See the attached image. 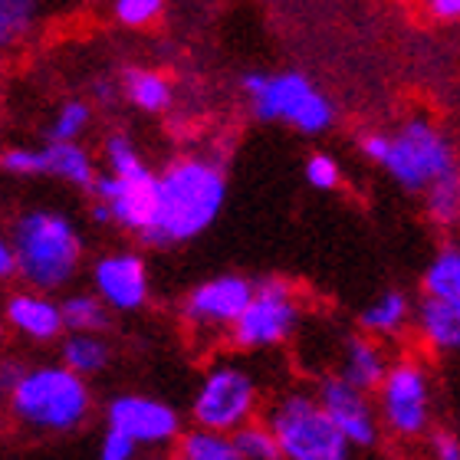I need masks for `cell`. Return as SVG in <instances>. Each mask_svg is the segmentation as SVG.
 Masks as SVG:
<instances>
[{"instance_id":"obj_1","label":"cell","mask_w":460,"mask_h":460,"mask_svg":"<svg viewBox=\"0 0 460 460\" xmlns=\"http://www.w3.org/2000/svg\"><path fill=\"white\" fill-rule=\"evenodd\" d=\"M227 181L214 162L184 158L158 174V204L152 224L142 230L145 243L168 247L198 237L221 214Z\"/></svg>"},{"instance_id":"obj_2","label":"cell","mask_w":460,"mask_h":460,"mask_svg":"<svg viewBox=\"0 0 460 460\" xmlns=\"http://www.w3.org/2000/svg\"><path fill=\"white\" fill-rule=\"evenodd\" d=\"M362 152L408 191H428L434 181L457 174L451 142L424 119L404 122L394 135H365Z\"/></svg>"},{"instance_id":"obj_3","label":"cell","mask_w":460,"mask_h":460,"mask_svg":"<svg viewBox=\"0 0 460 460\" xmlns=\"http://www.w3.org/2000/svg\"><path fill=\"white\" fill-rule=\"evenodd\" d=\"M20 277L37 289L66 287L79 263V234L63 214L33 211L13 227Z\"/></svg>"},{"instance_id":"obj_4","label":"cell","mask_w":460,"mask_h":460,"mask_svg":"<svg viewBox=\"0 0 460 460\" xmlns=\"http://www.w3.org/2000/svg\"><path fill=\"white\" fill-rule=\"evenodd\" d=\"M10 408L23 424L43 431H69L86 421L89 392L83 375L69 365H49L20 378V385L10 392Z\"/></svg>"},{"instance_id":"obj_5","label":"cell","mask_w":460,"mask_h":460,"mask_svg":"<svg viewBox=\"0 0 460 460\" xmlns=\"http://www.w3.org/2000/svg\"><path fill=\"white\" fill-rule=\"evenodd\" d=\"M243 89L263 122H287L306 135L326 132L332 125L329 99L303 73H277V76L250 73L243 76Z\"/></svg>"},{"instance_id":"obj_6","label":"cell","mask_w":460,"mask_h":460,"mask_svg":"<svg viewBox=\"0 0 460 460\" xmlns=\"http://www.w3.org/2000/svg\"><path fill=\"white\" fill-rule=\"evenodd\" d=\"M270 428L279 451L289 460H342L349 457V438L336 428L319 398L289 394L273 408Z\"/></svg>"},{"instance_id":"obj_7","label":"cell","mask_w":460,"mask_h":460,"mask_svg":"<svg viewBox=\"0 0 460 460\" xmlns=\"http://www.w3.org/2000/svg\"><path fill=\"white\" fill-rule=\"evenodd\" d=\"M253 404H257V388L250 382V375L234 365H221L208 372L201 392L194 398V421L198 428L234 434L240 424L250 421Z\"/></svg>"},{"instance_id":"obj_8","label":"cell","mask_w":460,"mask_h":460,"mask_svg":"<svg viewBox=\"0 0 460 460\" xmlns=\"http://www.w3.org/2000/svg\"><path fill=\"white\" fill-rule=\"evenodd\" d=\"M299 306L293 299V289L283 279H263L253 289V299L234 323V342L243 349H263L277 345L296 329Z\"/></svg>"},{"instance_id":"obj_9","label":"cell","mask_w":460,"mask_h":460,"mask_svg":"<svg viewBox=\"0 0 460 460\" xmlns=\"http://www.w3.org/2000/svg\"><path fill=\"white\" fill-rule=\"evenodd\" d=\"M89 191L96 194V201H106L112 211V221L119 227L138 230L142 234L155 217V204H158V174H152L148 168L128 174H96Z\"/></svg>"},{"instance_id":"obj_10","label":"cell","mask_w":460,"mask_h":460,"mask_svg":"<svg viewBox=\"0 0 460 460\" xmlns=\"http://www.w3.org/2000/svg\"><path fill=\"white\" fill-rule=\"evenodd\" d=\"M382 418L394 434L414 438L428 428V375L421 365L398 362L382 382Z\"/></svg>"},{"instance_id":"obj_11","label":"cell","mask_w":460,"mask_h":460,"mask_svg":"<svg viewBox=\"0 0 460 460\" xmlns=\"http://www.w3.org/2000/svg\"><path fill=\"white\" fill-rule=\"evenodd\" d=\"M319 402L336 421L339 431L349 438L352 447H372L378 441V418H375L372 404L365 398V388L352 385L349 378H329L319 388Z\"/></svg>"},{"instance_id":"obj_12","label":"cell","mask_w":460,"mask_h":460,"mask_svg":"<svg viewBox=\"0 0 460 460\" xmlns=\"http://www.w3.org/2000/svg\"><path fill=\"white\" fill-rule=\"evenodd\" d=\"M109 424L132 434L138 444H168L178 438V414L162 402L122 394L109 404Z\"/></svg>"},{"instance_id":"obj_13","label":"cell","mask_w":460,"mask_h":460,"mask_svg":"<svg viewBox=\"0 0 460 460\" xmlns=\"http://www.w3.org/2000/svg\"><path fill=\"white\" fill-rule=\"evenodd\" d=\"M253 289L257 287L243 277L208 279L188 296V319L201 323V326H234L253 299Z\"/></svg>"},{"instance_id":"obj_14","label":"cell","mask_w":460,"mask_h":460,"mask_svg":"<svg viewBox=\"0 0 460 460\" xmlns=\"http://www.w3.org/2000/svg\"><path fill=\"white\" fill-rule=\"evenodd\" d=\"M96 289L112 309H138L148 296L145 263L135 253H112L96 263Z\"/></svg>"},{"instance_id":"obj_15","label":"cell","mask_w":460,"mask_h":460,"mask_svg":"<svg viewBox=\"0 0 460 460\" xmlns=\"http://www.w3.org/2000/svg\"><path fill=\"white\" fill-rule=\"evenodd\" d=\"M7 323L23 336L37 339V342H47V339H57L59 329L66 326L63 323V306L49 303V299L40 296H13L7 303Z\"/></svg>"},{"instance_id":"obj_16","label":"cell","mask_w":460,"mask_h":460,"mask_svg":"<svg viewBox=\"0 0 460 460\" xmlns=\"http://www.w3.org/2000/svg\"><path fill=\"white\" fill-rule=\"evenodd\" d=\"M385 375H388V362H385L382 349L372 339H352V342L345 345L342 378H349V382L365 388V392H372V388H382Z\"/></svg>"},{"instance_id":"obj_17","label":"cell","mask_w":460,"mask_h":460,"mask_svg":"<svg viewBox=\"0 0 460 460\" xmlns=\"http://www.w3.org/2000/svg\"><path fill=\"white\" fill-rule=\"evenodd\" d=\"M418 323H421L424 339L438 349H460V309L447 306L441 299L424 296L418 306Z\"/></svg>"},{"instance_id":"obj_18","label":"cell","mask_w":460,"mask_h":460,"mask_svg":"<svg viewBox=\"0 0 460 460\" xmlns=\"http://www.w3.org/2000/svg\"><path fill=\"white\" fill-rule=\"evenodd\" d=\"M424 296L460 309V250H441L424 273Z\"/></svg>"},{"instance_id":"obj_19","label":"cell","mask_w":460,"mask_h":460,"mask_svg":"<svg viewBox=\"0 0 460 460\" xmlns=\"http://www.w3.org/2000/svg\"><path fill=\"white\" fill-rule=\"evenodd\" d=\"M47 162L49 174H57V178H63L69 184H79V188H89L93 178H96V168L89 162V155L76 142H49Z\"/></svg>"},{"instance_id":"obj_20","label":"cell","mask_w":460,"mask_h":460,"mask_svg":"<svg viewBox=\"0 0 460 460\" xmlns=\"http://www.w3.org/2000/svg\"><path fill=\"white\" fill-rule=\"evenodd\" d=\"M178 451L184 460H240L234 438H227V431H214V428L188 431L178 444Z\"/></svg>"},{"instance_id":"obj_21","label":"cell","mask_w":460,"mask_h":460,"mask_svg":"<svg viewBox=\"0 0 460 460\" xmlns=\"http://www.w3.org/2000/svg\"><path fill=\"white\" fill-rule=\"evenodd\" d=\"M125 93L135 106L145 109V112H162L168 102H172V86L168 79L158 76V73H148V69H128L125 73Z\"/></svg>"},{"instance_id":"obj_22","label":"cell","mask_w":460,"mask_h":460,"mask_svg":"<svg viewBox=\"0 0 460 460\" xmlns=\"http://www.w3.org/2000/svg\"><path fill=\"white\" fill-rule=\"evenodd\" d=\"M408 313L411 306H408L404 293H385L362 313V326L375 336H392L408 323Z\"/></svg>"},{"instance_id":"obj_23","label":"cell","mask_w":460,"mask_h":460,"mask_svg":"<svg viewBox=\"0 0 460 460\" xmlns=\"http://www.w3.org/2000/svg\"><path fill=\"white\" fill-rule=\"evenodd\" d=\"M106 362H109L106 342H99V339L89 336V332H76V336L66 339V345H63V365H69V368L79 375L99 372Z\"/></svg>"},{"instance_id":"obj_24","label":"cell","mask_w":460,"mask_h":460,"mask_svg":"<svg viewBox=\"0 0 460 460\" xmlns=\"http://www.w3.org/2000/svg\"><path fill=\"white\" fill-rule=\"evenodd\" d=\"M37 20V0H0V49L27 37Z\"/></svg>"},{"instance_id":"obj_25","label":"cell","mask_w":460,"mask_h":460,"mask_svg":"<svg viewBox=\"0 0 460 460\" xmlns=\"http://www.w3.org/2000/svg\"><path fill=\"white\" fill-rule=\"evenodd\" d=\"M106 299L96 296H69L63 303V323H66L73 332H96V329L109 326V313H106Z\"/></svg>"},{"instance_id":"obj_26","label":"cell","mask_w":460,"mask_h":460,"mask_svg":"<svg viewBox=\"0 0 460 460\" xmlns=\"http://www.w3.org/2000/svg\"><path fill=\"white\" fill-rule=\"evenodd\" d=\"M234 444H237L240 457L247 460H277L283 457L279 451V441L270 424H240L234 431Z\"/></svg>"},{"instance_id":"obj_27","label":"cell","mask_w":460,"mask_h":460,"mask_svg":"<svg viewBox=\"0 0 460 460\" xmlns=\"http://www.w3.org/2000/svg\"><path fill=\"white\" fill-rule=\"evenodd\" d=\"M428 214L438 224H457L460 221V172L451 178H441L428 188Z\"/></svg>"},{"instance_id":"obj_28","label":"cell","mask_w":460,"mask_h":460,"mask_svg":"<svg viewBox=\"0 0 460 460\" xmlns=\"http://www.w3.org/2000/svg\"><path fill=\"white\" fill-rule=\"evenodd\" d=\"M89 125V106L86 102H66L59 109L53 125H49V142H73L83 135V128Z\"/></svg>"},{"instance_id":"obj_29","label":"cell","mask_w":460,"mask_h":460,"mask_svg":"<svg viewBox=\"0 0 460 460\" xmlns=\"http://www.w3.org/2000/svg\"><path fill=\"white\" fill-rule=\"evenodd\" d=\"M164 0H115V17L125 27H148L158 20Z\"/></svg>"},{"instance_id":"obj_30","label":"cell","mask_w":460,"mask_h":460,"mask_svg":"<svg viewBox=\"0 0 460 460\" xmlns=\"http://www.w3.org/2000/svg\"><path fill=\"white\" fill-rule=\"evenodd\" d=\"M4 172L10 174H49V162H47V148L43 152H33V148H10L0 158Z\"/></svg>"},{"instance_id":"obj_31","label":"cell","mask_w":460,"mask_h":460,"mask_svg":"<svg viewBox=\"0 0 460 460\" xmlns=\"http://www.w3.org/2000/svg\"><path fill=\"white\" fill-rule=\"evenodd\" d=\"M106 162L115 174H128L142 168V158L135 152V145L125 138V135H109L106 142Z\"/></svg>"},{"instance_id":"obj_32","label":"cell","mask_w":460,"mask_h":460,"mask_svg":"<svg viewBox=\"0 0 460 460\" xmlns=\"http://www.w3.org/2000/svg\"><path fill=\"white\" fill-rule=\"evenodd\" d=\"M306 181L313 184V188H319V191H332V188H339L342 174H339L336 158H329V155H313V158L306 162Z\"/></svg>"},{"instance_id":"obj_33","label":"cell","mask_w":460,"mask_h":460,"mask_svg":"<svg viewBox=\"0 0 460 460\" xmlns=\"http://www.w3.org/2000/svg\"><path fill=\"white\" fill-rule=\"evenodd\" d=\"M135 447H138V441H135L132 434H125L122 428H112V424H109L106 438H102V444H99V457L102 460H132Z\"/></svg>"},{"instance_id":"obj_34","label":"cell","mask_w":460,"mask_h":460,"mask_svg":"<svg viewBox=\"0 0 460 460\" xmlns=\"http://www.w3.org/2000/svg\"><path fill=\"white\" fill-rule=\"evenodd\" d=\"M13 273H20L17 247H13V240L0 237V279H4V277H13Z\"/></svg>"},{"instance_id":"obj_35","label":"cell","mask_w":460,"mask_h":460,"mask_svg":"<svg viewBox=\"0 0 460 460\" xmlns=\"http://www.w3.org/2000/svg\"><path fill=\"white\" fill-rule=\"evenodd\" d=\"M424 10L434 20H460V0H424Z\"/></svg>"},{"instance_id":"obj_36","label":"cell","mask_w":460,"mask_h":460,"mask_svg":"<svg viewBox=\"0 0 460 460\" xmlns=\"http://www.w3.org/2000/svg\"><path fill=\"white\" fill-rule=\"evenodd\" d=\"M431 447L441 460H460V441L454 434H434Z\"/></svg>"},{"instance_id":"obj_37","label":"cell","mask_w":460,"mask_h":460,"mask_svg":"<svg viewBox=\"0 0 460 460\" xmlns=\"http://www.w3.org/2000/svg\"><path fill=\"white\" fill-rule=\"evenodd\" d=\"M23 365H17V362H0V392H13L20 385V378H23Z\"/></svg>"},{"instance_id":"obj_38","label":"cell","mask_w":460,"mask_h":460,"mask_svg":"<svg viewBox=\"0 0 460 460\" xmlns=\"http://www.w3.org/2000/svg\"><path fill=\"white\" fill-rule=\"evenodd\" d=\"M96 96L106 99V102H109V99H112V83H99V86H96Z\"/></svg>"}]
</instances>
